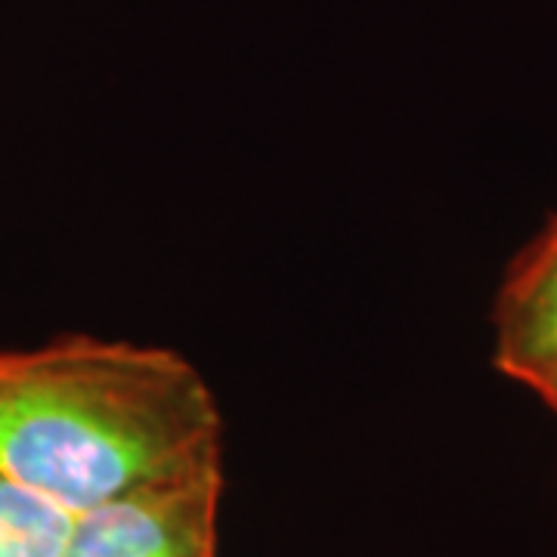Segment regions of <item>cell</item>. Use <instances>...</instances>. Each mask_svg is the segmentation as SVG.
Wrapping results in <instances>:
<instances>
[{
	"label": "cell",
	"mask_w": 557,
	"mask_h": 557,
	"mask_svg": "<svg viewBox=\"0 0 557 557\" xmlns=\"http://www.w3.org/2000/svg\"><path fill=\"white\" fill-rule=\"evenodd\" d=\"M218 399L174 350L60 338L0 354V471L72 515L220 471Z\"/></svg>",
	"instance_id": "6da1fadb"
},
{
	"label": "cell",
	"mask_w": 557,
	"mask_h": 557,
	"mask_svg": "<svg viewBox=\"0 0 557 557\" xmlns=\"http://www.w3.org/2000/svg\"><path fill=\"white\" fill-rule=\"evenodd\" d=\"M223 478L121 498L81 515L62 557L218 555Z\"/></svg>",
	"instance_id": "7a4b0ae2"
},
{
	"label": "cell",
	"mask_w": 557,
	"mask_h": 557,
	"mask_svg": "<svg viewBox=\"0 0 557 557\" xmlns=\"http://www.w3.org/2000/svg\"><path fill=\"white\" fill-rule=\"evenodd\" d=\"M493 362L557 416V214L505 270L493 304Z\"/></svg>",
	"instance_id": "3957f363"
},
{
	"label": "cell",
	"mask_w": 557,
	"mask_h": 557,
	"mask_svg": "<svg viewBox=\"0 0 557 557\" xmlns=\"http://www.w3.org/2000/svg\"><path fill=\"white\" fill-rule=\"evenodd\" d=\"M78 515L0 471V557H62Z\"/></svg>",
	"instance_id": "277c9868"
},
{
	"label": "cell",
	"mask_w": 557,
	"mask_h": 557,
	"mask_svg": "<svg viewBox=\"0 0 557 557\" xmlns=\"http://www.w3.org/2000/svg\"><path fill=\"white\" fill-rule=\"evenodd\" d=\"M208 557H218V555H208Z\"/></svg>",
	"instance_id": "5b68a950"
}]
</instances>
